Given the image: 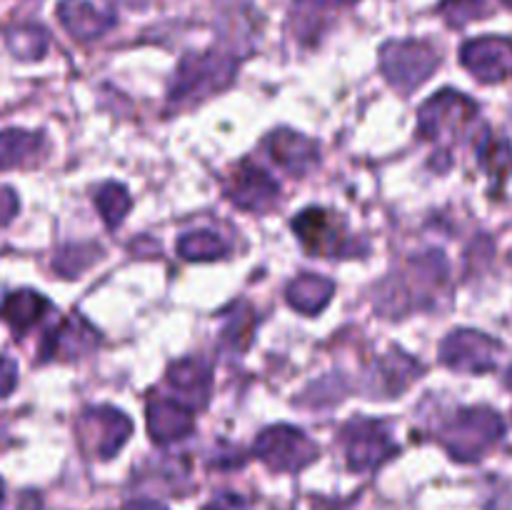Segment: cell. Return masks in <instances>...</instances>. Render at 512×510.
Here are the masks:
<instances>
[{
  "label": "cell",
  "instance_id": "cell-23",
  "mask_svg": "<svg viewBox=\"0 0 512 510\" xmlns=\"http://www.w3.org/2000/svg\"><path fill=\"white\" fill-rule=\"evenodd\" d=\"M178 250L188 260H215L228 253V243L215 233H190L178 243Z\"/></svg>",
  "mask_w": 512,
  "mask_h": 510
},
{
  "label": "cell",
  "instance_id": "cell-20",
  "mask_svg": "<svg viewBox=\"0 0 512 510\" xmlns=\"http://www.w3.org/2000/svg\"><path fill=\"white\" fill-rule=\"evenodd\" d=\"M43 150V138L23 130H5L0 133V170L20 168V165L35 160Z\"/></svg>",
  "mask_w": 512,
  "mask_h": 510
},
{
  "label": "cell",
  "instance_id": "cell-12",
  "mask_svg": "<svg viewBox=\"0 0 512 510\" xmlns=\"http://www.w3.org/2000/svg\"><path fill=\"white\" fill-rule=\"evenodd\" d=\"M493 340L460 330L443 343V360L458 370H485L493 365Z\"/></svg>",
  "mask_w": 512,
  "mask_h": 510
},
{
  "label": "cell",
  "instance_id": "cell-17",
  "mask_svg": "<svg viewBox=\"0 0 512 510\" xmlns=\"http://www.w3.org/2000/svg\"><path fill=\"white\" fill-rule=\"evenodd\" d=\"M170 385H173L178 393H183V398L188 400L190 405L198 400V405H203L208 400L210 393V370L208 365H203L200 360H180L170 368L168 375Z\"/></svg>",
  "mask_w": 512,
  "mask_h": 510
},
{
  "label": "cell",
  "instance_id": "cell-24",
  "mask_svg": "<svg viewBox=\"0 0 512 510\" xmlns=\"http://www.w3.org/2000/svg\"><path fill=\"white\" fill-rule=\"evenodd\" d=\"M8 45L18 58H40L48 48V38L40 28H15L8 35Z\"/></svg>",
  "mask_w": 512,
  "mask_h": 510
},
{
  "label": "cell",
  "instance_id": "cell-2",
  "mask_svg": "<svg viewBox=\"0 0 512 510\" xmlns=\"http://www.w3.org/2000/svg\"><path fill=\"white\" fill-rule=\"evenodd\" d=\"M380 65L390 83L403 93H410L418 88L425 78L438 65V55L430 45L418 43V40H398V43H388L380 53Z\"/></svg>",
  "mask_w": 512,
  "mask_h": 510
},
{
  "label": "cell",
  "instance_id": "cell-30",
  "mask_svg": "<svg viewBox=\"0 0 512 510\" xmlns=\"http://www.w3.org/2000/svg\"><path fill=\"white\" fill-rule=\"evenodd\" d=\"M505 3H508V5H510V8H512V0H505Z\"/></svg>",
  "mask_w": 512,
  "mask_h": 510
},
{
  "label": "cell",
  "instance_id": "cell-28",
  "mask_svg": "<svg viewBox=\"0 0 512 510\" xmlns=\"http://www.w3.org/2000/svg\"><path fill=\"white\" fill-rule=\"evenodd\" d=\"M125 510H165V508H160L158 503H150V500H135V503H130Z\"/></svg>",
  "mask_w": 512,
  "mask_h": 510
},
{
  "label": "cell",
  "instance_id": "cell-29",
  "mask_svg": "<svg viewBox=\"0 0 512 510\" xmlns=\"http://www.w3.org/2000/svg\"><path fill=\"white\" fill-rule=\"evenodd\" d=\"M0 503H3V480H0Z\"/></svg>",
  "mask_w": 512,
  "mask_h": 510
},
{
  "label": "cell",
  "instance_id": "cell-14",
  "mask_svg": "<svg viewBox=\"0 0 512 510\" xmlns=\"http://www.w3.org/2000/svg\"><path fill=\"white\" fill-rule=\"evenodd\" d=\"M58 18L63 28L78 40L100 38L113 25V15L100 13L88 0H63L58 5Z\"/></svg>",
  "mask_w": 512,
  "mask_h": 510
},
{
  "label": "cell",
  "instance_id": "cell-3",
  "mask_svg": "<svg viewBox=\"0 0 512 510\" xmlns=\"http://www.w3.org/2000/svg\"><path fill=\"white\" fill-rule=\"evenodd\" d=\"M255 453L273 470H300L318 455V448L300 430L290 425H275L260 435Z\"/></svg>",
  "mask_w": 512,
  "mask_h": 510
},
{
  "label": "cell",
  "instance_id": "cell-4",
  "mask_svg": "<svg viewBox=\"0 0 512 510\" xmlns=\"http://www.w3.org/2000/svg\"><path fill=\"white\" fill-rule=\"evenodd\" d=\"M500 420L490 410H468L460 413L453 423L445 428L443 438L455 458H478L490 443L500 435Z\"/></svg>",
  "mask_w": 512,
  "mask_h": 510
},
{
  "label": "cell",
  "instance_id": "cell-27",
  "mask_svg": "<svg viewBox=\"0 0 512 510\" xmlns=\"http://www.w3.org/2000/svg\"><path fill=\"white\" fill-rule=\"evenodd\" d=\"M15 363L8 358H0V398L10 395V390L15 388Z\"/></svg>",
  "mask_w": 512,
  "mask_h": 510
},
{
  "label": "cell",
  "instance_id": "cell-21",
  "mask_svg": "<svg viewBox=\"0 0 512 510\" xmlns=\"http://www.w3.org/2000/svg\"><path fill=\"white\" fill-rule=\"evenodd\" d=\"M353 0H295V13H298V35H315L325 23V15L330 10H338Z\"/></svg>",
  "mask_w": 512,
  "mask_h": 510
},
{
  "label": "cell",
  "instance_id": "cell-22",
  "mask_svg": "<svg viewBox=\"0 0 512 510\" xmlns=\"http://www.w3.org/2000/svg\"><path fill=\"white\" fill-rule=\"evenodd\" d=\"M95 203H98V210L105 218V223L113 228V225H118L120 220L125 218V213L130 210V203H133V200H130L128 190L120 183H105L100 185L98 193H95Z\"/></svg>",
  "mask_w": 512,
  "mask_h": 510
},
{
  "label": "cell",
  "instance_id": "cell-10",
  "mask_svg": "<svg viewBox=\"0 0 512 510\" xmlns=\"http://www.w3.org/2000/svg\"><path fill=\"white\" fill-rule=\"evenodd\" d=\"M475 105L458 93H440L420 110V130L425 138H440L445 128H458L473 115Z\"/></svg>",
  "mask_w": 512,
  "mask_h": 510
},
{
  "label": "cell",
  "instance_id": "cell-13",
  "mask_svg": "<svg viewBox=\"0 0 512 510\" xmlns=\"http://www.w3.org/2000/svg\"><path fill=\"white\" fill-rule=\"evenodd\" d=\"M95 343H98V333L83 318H73L60 323L43 340L40 355L43 358H78V355L90 353Z\"/></svg>",
  "mask_w": 512,
  "mask_h": 510
},
{
  "label": "cell",
  "instance_id": "cell-16",
  "mask_svg": "<svg viewBox=\"0 0 512 510\" xmlns=\"http://www.w3.org/2000/svg\"><path fill=\"white\" fill-rule=\"evenodd\" d=\"M50 303L43 295L33 293V290H18V293L8 295L0 305V318L15 330V333H25L33 328L45 313H48Z\"/></svg>",
  "mask_w": 512,
  "mask_h": 510
},
{
  "label": "cell",
  "instance_id": "cell-11",
  "mask_svg": "<svg viewBox=\"0 0 512 510\" xmlns=\"http://www.w3.org/2000/svg\"><path fill=\"white\" fill-rule=\"evenodd\" d=\"M148 430L155 443H173L193 430V415L180 400L158 398L148 405Z\"/></svg>",
  "mask_w": 512,
  "mask_h": 510
},
{
  "label": "cell",
  "instance_id": "cell-5",
  "mask_svg": "<svg viewBox=\"0 0 512 510\" xmlns=\"http://www.w3.org/2000/svg\"><path fill=\"white\" fill-rule=\"evenodd\" d=\"M295 233L300 235L305 248L315 255H350L355 243L348 240L343 225L333 213L323 208H308L295 218Z\"/></svg>",
  "mask_w": 512,
  "mask_h": 510
},
{
  "label": "cell",
  "instance_id": "cell-26",
  "mask_svg": "<svg viewBox=\"0 0 512 510\" xmlns=\"http://www.w3.org/2000/svg\"><path fill=\"white\" fill-rule=\"evenodd\" d=\"M15 213H18V198L10 188H0V225L13 220Z\"/></svg>",
  "mask_w": 512,
  "mask_h": 510
},
{
  "label": "cell",
  "instance_id": "cell-19",
  "mask_svg": "<svg viewBox=\"0 0 512 510\" xmlns=\"http://www.w3.org/2000/svg\"><path fill=\"white\" fill-rule=\"evenodd\" d=\"M413 373H418V365L413 360L405 358V355H388V358H383L375 365L370 393H400V390L408 388V383L413 380Z\"/></svg>",
  "mask_w": 512,
  "mask_h": 510
},
{
  "label": "cell",
  "instance_id": "cell-9",
  "mask_svg": "<svg viewBox=\"0 0 512 510\" xmlns=\"http://www.w3.org/2000/svg\"><path fill=\"white\" fill-rule=\"evenodd\" d=\"M80 428H83V438H88V435L93 438L95 453L103 455V458H110L128 440L133 423L113 408H95L83 415Z\"/></svg>",
  "mask_w": 512,
  "mask_h": 510
},
{
  "label": "cell",
  "instance_id": "cell-1",
  "mask_svg": "<svg viewBox=\"0 0 512 510\" xmlns=\"http://www.w3.org/2000/svg\"><path fill=\"white\" fill-rule=\"evenodd\" d=\"M235 63L233 58L220 53H205V55H190L180 63L178 75H175V85L170 98L173 100H188V98H203V95L215 93V90L225 88L233 80Z\"/></svg>",
  "mask_w": 512,
  "mask_h": 510
},
{
  "label": "cell",
  "instance_id": "cell-6",
  "mask_svg": "<svg viewBox=\"0 0 512 510\" xmlns=\"http://www.w3.org/2000/svg\"><path fill=\"white\" fill-rule=\"evenodd\" d=\"M378 420H350L345 425V445H348V463L353 470H368L383 463L393 453V440Z\"/></svg>",
  "mask_w": 512,
  "mask_h": 510
},
{
  "label": "cell",
  "instance_id": "cell-25",
  "mask_svg": "<svg viewBox=\"0 0 512 510\" xmlns=\"http://www.w3.org/2000/svg\"><path fill=\"white\" fill-rule=\"evenodd\" d=\"M483 5V0H445V3L440 5V13L445 15V20H448L450 25L460 28V25H465L468 20L480 18L485 10Z\"/></svg>",
  "mask_w": 512,
  "mask_h": 510
},
{
  "label": "cell",
  "instance_id": "cell-8",
  "mask_svg": "<svg viewBox=\"0 0 512 510\" xmlns=\"http://www.w3.org/2000/svg\"><path fill=\"white\" fill-rule=\"evenodd\" d=\"M230 200L243 210H268L278 198V183L253 163H243L230 178Z\"/></svg>",
  "mask_w": 512,
  "mask_h": 510
},
{
  "label": "cell",
  "instance_id": "cell-15",
  "mask_svg": "<svg viewBox=\"0 0 512 510\" xmlns=\"http://www.w3.org/2000/svg\"><path fill=\"white\" fill-rule=\"evenodd\" d=\"M268 150L270 158L290 173H305L308 168H313L315 158H318V145L303 135L290 133V130H278L270 135Z\"/></svg>",
  "mask_w": 512,
  "mask_h": 510
},
{
  "label": "cell",
  "instance_id": "cell-7",
  "mask_svg": "<svg viewBox=\"0 0 512 510\" xmlns=\"http://www.w3.org/2000/svg\"><path fill=\"white\" fill-rule=\"evenodd\" d=\"M463 65L480 80H503L512 73V43L505 38H478L465 43Z\"/></svg>",
  "mask_w": 512,
  "mask_h": 510
},
{
  "label": "cell",
  "instance_id": "cell-18",
  "mask_svg": "<svg viewBox=\"0 0 512 510\" xmlns=\"http://www.w3.org/2000/svg\"><path fill=\"white\" fill-rule=\"evenodd\" d=\"M335 285L328 278H320V275H300L290 283L288 288V303L293 305L300 313H320V310L328 305L330 295H333Z\"/></svg>",
  "mask_w": 512,
  "mask_h": 510
}]
</instances>
